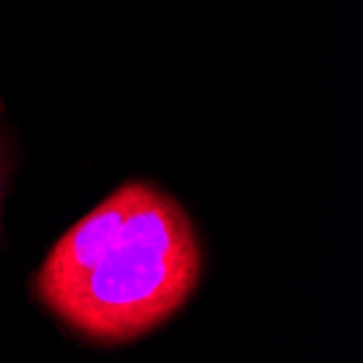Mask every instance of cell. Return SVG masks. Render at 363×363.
<instances>
[{"mask_svg":"<svg viewBox=\"0 0 363 363\" xmlns=\"http://www.w3.org/2000/svg\"><path fill=\"white\" fill-rule=\"evenodd\" d=\"M201 266L185 209L150 183H126L52 246L35 291L85 337L122 344L179 311Z\"/></svg>","mask_w":363,"mask_h":363,"instance_id":"cell-1","label":"cell"},{"mask_svg":"<svg viewBox=\"0 0 363 363\" xmlns=\"http://www.w3.org/2000/svg\"><path fill=\"white\" fill-rule=\"evenodd\" d=\"M5 183H7V161H5V146L3 140H0V203H3Z\"/></svg>","mask_w":363,"mask_h":363,"instance_id":"cell-2","label":"cell"}]
</instances>
